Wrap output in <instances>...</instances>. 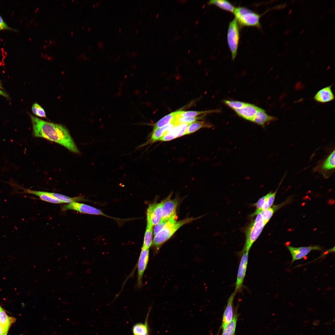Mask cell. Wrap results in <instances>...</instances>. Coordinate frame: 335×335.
I'll return each instance as SVG.
<instances>
[{"mask_svg": "<svg viewBox=\"0 0 335 335\" xmlns=\"http://www.w3.org/2000/svg\"><path fill=\"white\" fill-rule=\"evenodd\" d=\"M33 134L36 137L43 138L60 144L71 151L79 153V151L68 130L62 125L47 122L30 116Z\"/></svg>", "mask_w": 335, "mask_h": 335, "instance_id": "6da1fadb", "label": "cell"}, {"mask_svg": "<svg viewBox=\"0 0 335 335\" xmlns=\"http://www.w3.org/2000/svg\"><path fill=\"white\" fill-rule=\"evenodd\" d=\"M190 217L170 224L154 236L152 244L156 252L161 246L168 240L183 225L199 218Z\"/></svg>", "mask_w": 335, "mask_h": 335, "instance_id": "7a4b0ae2", "label": "cell"}, {"mask_svg": "<svg viewBox=\"0 0 335 335\" xmlns=\"http://www.w3.org/2000/svg\"><path fill=\"white\" fill-rule=\"evenodd\" d=\"M266 225L260 213H259L246 231L245 242L242 252H249Z\"/></svg>", "mask_w": 335, "mask_h": 335, "instance_id": "3957f363", "label": "cell"}, {"mask_svg": "<svg viewBox=\"0 0 335 335\" xmlns=\"http://www.w3.org/2000/svg\"><path fill=\"white\" fill-rule=\"evenodd\" d=\"M234 13L235 19L240 26L260 27V16L251 10L244 7H238Z\"/></svg>", "mask_w": 335, "mask_h": 335, "instance_id": "277c9868", "label": "cell"}, {"mask_svg": "<svg viewBox=\"0 0 335 335\" xmlns=\"http://www.w3.org/2000/svg\"><path fill=\"white\" fill-rule=\"evenodd\" d=\"M239 39V28L237 22L234 19L230 22L227 32V39L232 60L235 57Z\"/></svg>", "mask_w": 335, "mask_h": 335, "instance_id": "5b68a950", "label": "cell"}, {"mask_svg": "<svg viewBox=\"0 0 335 335\" xmlns=\"http://www.w3.org/2000/svg\"><path fill=\"white\" fill-rule=\"evenodd\" d=\"M62 210H72L80 213L95 215H100L111 218L113 217L107 216L100 210L92 206L77 202H74L64 204L61 207Z\"/></svg>", "mask_w": 335, "mask_h": 335, "instance_id": "8992f818", "label": "cell"}, {"mask_svg": "<svg viewBox=\"0 0 335 335\" xmlns=\"http://www.w3.org/2000/svg\"><path fill=\"white\" fill-rule=\"evenodd\" d=\"M242 255L238 268L237 277L235 283L234 294L241 292L243 287L244 279L245 276L248 264V252H242Z\"/></svg>", "mask_w": 335, "mask_h": 335, "instance_id": "52a82bcc", "label": "cell"}, {"mask_svg": "<svg viewBox=\"0 0 335 335\" xmlns=\"http://www.w3.org/2000/svg\"><path fill=\"white\" fill-rule=\"evenodd\" d=\"M162 213V202L150 204L147 211V222L152 226H155L161 220Z\"/></svg>", "mask_w": 335, "mask_h": 335, "instance_id": "ba28073f", "label": "cell"}, {"mask_svg": "<svg viewBox=\"0 0 335 335\" xmlns=\"http://www.w3.org/2000/svg\"><path fill=\"white\" fill-rule=\"evenodd\" d=\"M149 250L142 247L138 261L137 285L140 288L142 285V279L149 260Z\"/></svg>", "mask_w": 335, "mask_h": 335, "instance_id": "9c48e42d", "label": "cell"}, {"mask_svg": "<svg viewBox=\"0 0 335 335\" xmlns=\"http://www.w3.org/2000/svg\"><path fill=\"white\" fill-rule=\"evenodd\" d=\"M178 200L177 199H170L168 196L163 203V213L160 221H166L172 217H177L176 210Z\"/></svg>", "mask_w": 335, "mask_h": 335, "instance_id": "30bf717a", "label": "cell"}, {"mask_svg": "<svg viewBox=\"0 0 335 335\" xmlns=\"http://www.w3.org/2000/svg\"><path fill=\"white\" fill-rule=\"evenodd\" d=\"M287 247L292 257L291 263L295 261L302 258L312 250L320 251L322 250L321 247L318 246L297 248L287 245Z\"/></svg>", "mask_w": 335, "mask_h": 335, "instance_id": "8fae6325", "label": "cell"}, {"mask_svg": "<svg viewBox=\"0 0 335 335\" xmlns=\"http://www.w3.org/2000/svg\"><path fill=\"white\" fill-rule=\"evenodd\" d=\"M176 125V123L173 122L163 127L154 128L150 138L147 141L137 146L136 149H139L148 144L159 140Z\"/></svg>", "mask_w": 335, "mask_h": 335, "instance_id": "7c38bea8", "label": "cell"}, {"mask_svg": "<svg viewBox=\"0 0 335 335\" xmlns=\"http://www.w3.org/2000/svg\"><path fill=\"white\" fill-rule=\"evenodd\" d=\"M259 107L249 103H245L241 108L235 110L239 116L246 120L252 121Z\"/></svg>", "mask_w": 335, "mask_h": 335, "instance_id": "4fadbf2b", "label": "cell"}, {"mask_svg": "<svg viewBox=\"0 0 335 335\" xmlns=\"http://www.w3.org/2000/svg\"><path fill=\"white\" fill-rule=\"evenodd\" d=\"M235 295L233 292L229 297L226 307L224 312L221 327H224L232 320L233 317V301Z\"/></svg>", "mask_w": 335, "mask_h": 335, "instance_id": "5bb4252c", "label": "cell"}, {"mask_svg": "<svg viewBox=\"0 0 335 335\" xmlns=\"http://www.w3.org/2000/svg\"><path fill=\"white\" fill-rule=\"evenodd\" d=\"M334 98L331 90V86L325 87L318 91L314 97L317 101L320 103H326L333 100Z\"/></svg>", "mask_w": 335, "mask_h": 335, "instance_id": "9a60e30c", "label": "cell"}, {"mask_svg": "<svg viewBox=\"0 0 335 335\" xmlns=\"http://www.w3.org/2000/svg\"><path fill=\"white\" fill-rule=\"evenodd\" d=\"M277 119L276 117L268 115L264 110L259 108L252 122L264 127L266 123Z\"/></svg>", "mask_w": 335, "mask_h": 335, "instance_id": "2e32d148", "label": "cell"}, {"mask_svg": "<svg viewBox=\"0 0 335 335\" xmlns=\"http://www.w3.org/2000/svg\"><path fill=\"white\" fill-rule=\"evenodd\" d=\"M16 321V318L9 316L0 305V324L4 333H7L10 327Z\"/></svg>", "mask_w": 335, "mask_h": 335, "instance_id": "e0dca14e", "label": "cell"}, {"mask_svg": "<svg viewBox=\"0 0 335 335\" xmlns=\"http://www.w3.org/2000/svg\"><path fill=\"white\" fill-rule=\"evenodd\" d=\"M23 190L22 193H27L33 194L39 197L42 200L54 203H63L60 201L47 193V192L38 191L26 189L21 187Z\"/></svg>", "mask_w": 335, "mask_h": 335, "instance_id": "ac0fdd59", "label": "cell"}, {"mask_svg": "<svg viewBox=\"0 0 335 335\" xmlns=\"http://www.w3.org/2000/svg\"><path fill=\"white\" fill-rule=\"evenodd\" d=\"M181 112L180 111H175L165 116L153 124L154 128H161L174 122L175 119L178 117Z\"/></svg>", "mask_w": 335, "mask_h": 335, "instance_id": "d6986e66", "label": "cell"}, {"mask_svg": "<svg viewBox=\"0 0 335 335\" xmlns=\"http://www.w3.org/2000/svg\"><path fill=\"white\" fill-rule=\"evenodd\" d=\"M49 194L57 199L63 203H70L74 202L86 200L82 196H78L75 197H70L60 194L47 192Z\"/></svg>", "mask_w": 335, "mask_h": 335, "instance_id": "ffe728a7", "label": "cell"}, {"mask_svg": "<svg viewBox=\"0 0 335 335\" xmlns=\"http://www.w3.org/2000/svg\"><path fill=\"white\" fill-rule=\"evenodd\" d=\"M238 315L235 313L231 320L222 328L221 335H234Z\"/></svg>", "mask_w": 335, "mask_h": 335, "instance_id": "44dd1931", "label": "cell"}, {"mask_svg": "<svg viewBox=\"0 0 335 335\" xmlns=\"http://www.w3.org/2000/svg\"><path fill=\"white\" fill-rule=\"evenodd\" d=\"M208 4H213L221 9L230 12L234 13L235 8L229 2L226 0H211L209 1Z\"/></svg>", "mask_w": 335, "mask_h": 335, "instance_id": "7402d4cb", "label": "cell"}, {"mask_svg": "<svg viewBox=\"0 0 335 335\" xmlns=\"http://www.w3.org/2000/svg\"><path fill=\"white\" fill-rule=\"evenodd\" d=\"M189 124L181 123L175 126L167 133L175 136L176 138L186 134L187 127Z\"/></svg>", "mask_w": 335, "mask_h": 335, "instance_id": "603a6c76", "label": "cell"}, {"mask_svg": "<svg viewBox=\"0 0 335 335\" xmlns=\"http://www.w3.org/2000/svg\"><path fill=\"white\" fill-rule=\"evenodd\" d=\"M152 238L153 227L147 222L142 247L149 249L152 244Z\"/></svg>", "mask_w": 335, "mask_h": 335, "instance_id": "cb8c5ba5", "label": "cell"}, {"mask_svg": "<svg viewBox=\"0 0 335 335\" xmlns=\"http://www.w3.org/2000/svg\"><path fill=\"white\" fill-rule=\"evenodd\" d=\"M212 125L204 122L195 121L190 124L187 128L186 134L193 133L202 128H210Z\"/></svg>", "mask_w": 335, "mask_h": 335, "instance_id": "d4e9b609", "label": "cell"}, {"mask_svg": "<svg viewBox=\"0 0 335 335\" xmlns=\"http://www.w3.org/2000/svg\"><path fill=\"white\" fill-rule=\"evenodd\" d=\"M335 152L334 150L323 162L321 166L322 170L326 171L335 168Z\"/></svg>", "mask_w": 335, "mask_h": 335, "instance_id": "484cf974", "label": "cell"}, {"mask_svg": "<svg viewBox=\"0 0 335 335\" xmlns=\"http://www.w3.org/2000/svg\"><path fill=\"white\" fill-rule=\"evenodd\" d=\"M218 110H206L204 111H181L178 117H195L202 114H208L213 112H218Z\"/></svg>", "mask_w": 335, "mask_h": 335, "instance_id": "4316f807", "label": "cell"}, {"mask_svg": "<svg viewBox=\"0 0 335 335\" xmlns=\"http://www.w3.org/2000/svg\"><path fill=\"white\" fill-rule=\"evenodd\" d=\"M146 320L145 324L138 323L133 326V332L134 335H145L149 332Z\"/></svg>", "mask_w": 335, "mask_h": 335, "instance_id": "83f0119b", "label": "cell"}, {"mask_svg": "<svg viewBox=\"0 0 335 335\" xmlns=\"http://www.w3.org/2000/svg\"><path fill=\"white\" fill-rule=\"evenodd\" d=\"M177 217L172 218L166 221H160L154 227V234L155 236L162 229L169 224L177 221Z\"/></svg>", "mask_w": 335, "mask_h": 335, "instance_id": "f1b7e54d", "label": "cell"}, {"mask_svg": "<svg viewBox=\"0 0 335 335\" xmlns=\"http://www.w3.org/2000/svg\"><path fill=\"white\" fill-rule=\"evenodd\" d=\"M203 117V116L197 117H178L175 119L174 122L176 125L181 123L190 124L201 119Z\"/></svg>", "mask_w": 335, "mask_h": 335, "instance_id": "f546056e", "label": "cell"}, {"mask_svg": "<svg viewBox=\"0 0 335 335\" xmlns=\"http://www.w3.org/2000/svg\"><path fill=\"white\" fill-rule=\"evenodd\" d=\"M33 113L35 115L42 118H46V116L43 109L38 103H34L32 107Z\"/></svg>", "mask_w": 335, "mask_h": 335, "instance_id": "4dcf8cb0", "label": "cell"}, {"mask_svg": "<svg viewBox=\"0 0 335 335\" xmlns=\"http://www.w3.org/2000/svg\"><path fill=\"white\" fill-rule=\"evenodd\" d=\"M274 212V209L271 208H270L266 209L261 211L260 213L266 224L271 217Z\"/></svg>", "mask_w": 335, "mask_h": 335, "instance_id": "1f68e13d", "label": "cell"}, {"mask_svg": "<svg viewBox=\"0 0 335 335\" xmlns=\"http://www.w3.org/2000/svg\"><path fill=\"white\" fill-rule=\"evenodd\" d=\"M224 102L228 106L234 110L241 108L245 103L238 101L224 100Z\"/></svg>", "mask_w": 335, "mask_h": 335, "instance_id": "d6a6232c", "label": "cell"}, {"mask_svg": "<svg viewBox=\"0 0 335 335\" xmlns=\"http://www.w3.org/2000/svg\"><path fill=\"white\" fill-rule=\"evenodd\" d=\"M278 189V188H277L276 191L273 193H272L271 192L270 193V194L267 200L263 205L262 207V208L261 209L262 210L270 208L272 205Z\"/></svg>", "mask_w": 335, "mask_h": 335, "instance_id": "836d02e7", "label": "cell"}, {"mask_svg": "<svg viewBox=\"0 0 335 335\" xmlns=\"http://www.w3.org/2000/svg\"><path fill=\"white\" fill-rule=\"evenodd\" d=\"M4 30L15 31L7 25L0 14V30Z\"/></svg>", "mask_w": 335, "mask_h": 335, "instance_id": "e575fe53", "label": "cell"}, {"mask_svg": "<svg viewBox=\"0 0 335 335\" xmlns=\"http://www.w3.org/2000/svg\"><path fill=\"white\" fill-rule=\"evenodd\" d=\"M0 95L5 97L8 98V95L5 92H4L1 90H0Z\"/></svg>", "mask_w": 335, "mask_h": 335, "instance_id": "d590c367", "label": "cell"}, {"mask_svg": "<svg viewBox=\"0 0 335 335\" xmlns=\"http://www.w3.org/2000/svg\"><path fill=\"white\" fill-rule=\"evenodd\" d=\"M97 46L100 48H102L104 47V44L103 42L100 41L97 43Z\"/></svg>", "mask_w": 335, "mask_h": 335, "instance_id": "8d00e7d4", "label": "cell"}, {"mask_svg": "<svg viewBox=\"0 0 335 335\" xmlns=\"http://www.w3.org/2000/svg\"><path fill=\"white\" fill-rule=\"evenodd\" d=\"M137 53H136L135 52H133L131 53V56H132L133 57V56H136L137 55Z\"/></svg>", "mask_w": 335, "mask_h": 335, "instance_id": "74e56055", "label": "cell"}, {"mask_svg": "<svg viewBox=\"0 0 335 335\" xmlns=\"http://www.w3.org/2000/svg\"><path fill=\"white\" fill-rule=\"evenodd\" d=\"M100 4V2H96V6H98Z\"/></svg>", "mask_w": 335, "mask_h": 335, "instance_id": "f35d334b", "label": "cell"}, {"mask_svg": "<svg viewBox=\"0 0 335 335\" xmlns=\"http://www.w3.org/2000/svg\"><path fill=\"white\" fill-rule=\"evenodd\" d=\"M2 88V87L1 86V83L0 82V88Z\"/></svg>", "mask_w": 335, "mask_h": 335, "instance_id": "ab89813d", "label": "cell"}, {"mask_svg": "<svg viewBox=\"0 0 335 335\" xmlns=\"http://www.w3.org/2000/svg\"><path fill=\"white\" fill-rule=\"evenodd\" d=\"M145 335H149V332L146 333Z\"/></svg>", "mask_w": 335, "mask_h": 335, "instance_id": "60d3db41", "label": "cell"}, {"mask_svg": "<svg viewBox=\"0 0 335 335\" xmlns=\"http://www.w3.org/2000/svg\"><path fill=\"white\" fill-rule=\"evenodd\" d=\"M121 30V28H119V30H119V31H120Z\"/></svg>", "mask_w": 335, "mask_h": 335, "instance_id": "b9f144b4", "label": "cell"}, {"mask_svg": "<svg viewBox=\"0 0 335 335\" xmlns=\"http://www.w3.org/2000/svg\"><path fill=\"white\" fill-rule=\"evenodd\" d=\"M138 31H139L138 30H137L136 31V33H137L138 32Z\"/></svg>", "mask_w": 335, "mask_h": 335, "instance_id": "7bdbcfd3", "label": "cell"}, {"mask_svg": "<svg viewBox=\"0 0 335 335\" xmlns=\"http://www.w3.org/2000/svg\"><path fill=\"white\" fill-rule=\"evenodd\" d=\"M7 333H5L3 335H7Z\"/></svg>", "mask_w": 335, "mask_h": 335, "instance_id": "ee69618b", "label": "cell"}, {"mask_svg": "<svg viewBox=\"0 0 335 335\" xmlns=\"http://www.w3.org/2000/svg\"><path fill=\"white\" fill-rule=\"evenodd\" d=\"M95 4H93V7H95Z\"/></svg>", "mask_w": 335, "mask_h": 335, "instance_id": "f6af8a7d", "label": "cell"}, {"mask_svg": "<svg viewBox=\"0 0 335 335\" xmlns=\"http://www.w3.org/2000/svg\"><path fill=\"white\" fill-rule=\"evenodd\" d=\"M128 53V51H127V52H126V53Z\"/></svg>", "mask_w": 335, "mask_h": 335, "instance_id": "bcb514c9", "label": "cell"}, {"mask_svg": "<svg viewBox=\"0 0 335 335\" xmlns=\"http://www.w3.org/2000/svg\"><path fill=\"white\" fill-rule=\"evenodd\" d=\"M142 10H143V8H142L141 9V11H142Z\"/></svg>", "mask_w": 335, "mask_h": 335, "instance_id": "7dc6e473", "label": "cell"}, {"mask_svg": "<svg viewBox=\"0 0 335 335\" xmlns=\"http://www.w3.org/2000/svg\"><path fill=\"white\" fill-rule=\"evenodd\" d=\"M139 20H139V19H138V22H139Z\"/></svg>", "mask_w": 335, "mask_h": 335, "instance_id": "c3c4849f", "label": "cell"}, {"mask_svg": "<svg viewBox=\"0 0 335 335\" xmlns=\"http://www.w3.org/2000/svg\"><path fill=\"white\" fill-rule=\"evenodd\" d=\"M127 38V37H126V38H125V39H126V38Z\"/></svg>", "mask_w": 335, "mask_h": 335, "instance_id": "681fc988", "label": "cell"}, {"mask_svg": "<svg viewBox=\"0 0 335 335\" xmlns=\"http://www.w3.org/2000/svg\"><path fill=\"white\" fill-rule=\"evenodd\" d=\"M90 28H89V30H90Z\"/></svg>", "mask_w": 335, "mask_h": 335, "instance_id": "f907efd6", "label": "cell"}, {"mask_svg": "<svg viewBox=\"0 0 335 335\" xmlns=\"http://www.w3.org/2000/svg\"><path fill=\"white\" fill-rule=\"evenodd\" d=\"M141 23H140V24H141Z\"/></svg>", "mask_w": 335, "mask_h": 335, "instance_id": "816d5d0a", "label": "cell"}]
</instances>
